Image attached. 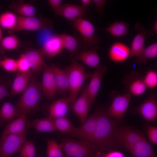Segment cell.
Masks as SVG:
<instances>
[{
    "label": "cell",
    "mask_w": 157,
    "mask_h": 157,
    "mask_svg": "<svg viewBox=\"0 0 157 157\" xmlns=\"http://www.w3.org/2000/svg\"><path fill=\"white\" fill-rule=\"evenodd\" d=\"M116 121L109 116L106 111L100 109L96 128L88 141L97 150L110 151L117 146L114 134L118 124Z\"/></svg>",
    "instance_id": "cell-1"
},
{
    "label": "cell",
    "mask_w": 157,
    "mask_h": 157,
    "mask_svg": "<svg viewBox=\"0 0 157 157\" xmlns=\"http://www.w3.org/2000/svg\"><path fill=\"white\" fill-rule=\"evenodd\" d=\"M41 83L33 76L16 104V107L22 114H29L38 108L42 91Z\"/></svg>",
    "instance_id": "cell-2"
},
{
    "label": "cell",
    "mask_w": 157,
    "mask_h": 157,
    "mask_svg": "<svg viewBox=\"0 0 157 157\" xmlns=\"http://www.w3.org/2000/svg\"><path fill=\"white\" fill-rule=\"evenodd\" d=\"M72 63L65 68L69 82V96L72 107L85 81L90 78L92 73L87 72L84 67L76 60H72Z\"/></svg>",
    "instance_id": "cell-3"
},
{
    "label": "cell",
    "mask_w": 157,
    "mask_h": 157,
    "mask_svg": "<svg viewBox=\"0 0 157 157\" xmlns=\"http://www.w3.org/2000/svg\"><path fill=\"white\" fill-rule=\"evenodd\" d=\"M67 157H96L97 150L94 145L85 140L65 139L60 145Z\"/></svg>",
    "instance_id": "cell-4"
},
{
    "label": "cell",
    "mask_w": 157,
    "mask_h": 157,
    "mask_svg": "<svg viewBox=\"0 0 157 157\" xmlns=\"http://www.w3.org/2000/svg\"><path fill=\"white\" fill-rule=\"evenodd\" d=\"M22 132L1 137L0 140V157H10L21 150L26 141V135L31 126L27 123Z\"/></svg>",
    "instance_id": "cell-5"
},
{
    "label": "cell",
    "mask_w": 157,
    "mask_h": 157,
    "mask_svg": "<svg viewBox=\"0 0 157 157\" xmlns=\"http://www.w3.org/2000/svg\"><path fill=\"white\" fill-rule=\"evenodd\" d=\"M114 134L117 143L127 151L145 138L141 131L126 127H116Z\"/></svg>",
    "instance_id": "cell-6"
},
{
    "label": "cell",
    "mask_w": 157,
    "mask_h": 157,
    "mask_svg": "<svg viewBox=\"0 0 157 157\" xmlns=\"http://www.w3.org/2000/svg\"><path fill=\"white\" fill-rule=\"evenodd\" d=\"M70 22L82 36L85 46L92 48L97 46L100 42L99 39L95 34V28L91 22L82 18L71 21Z\"/></svg>",
    "instance_id": "cell-7"
},
{
    "label": "cell",
    "mask_w": 157,
    "mask_h": 157,
    "mask_svg": "<svg viewBox=\"0 0 157 157\" xmlns=\"http://www.w3.org/2000/svg\"><path fill=\"white\" fill-rule=\"evenodd\" d=\"M53 27L52 21L49 19L18 15L17 23L15 31H36Z\"/></svg>",
    "instance_id": "cell-8"
},
{
    "label": "cell",
    "mask_w": 157,
    "mask_h": 157,
    "mask_svg": "<svg viewBox=\"0 0 157 157\" xmlns=\"http://www.w3.org/2000/svg\"><path fill=\"white\" fill-rule=\"evenodd\" d=\"M100 109H98L88 119L69 134L74 137L88 141L93 134L96 128Z\"/></svg>",
    "instance_id": "cell-9"
},
{
    "label": "cell",
    "mask_w": 157,
    "mask_h": 157,
    "mask_svg": "<svg viewBox=\"0 0 157 157\" xmlns=\"http://www.w3.org/2000/svg\"><path fill=\"white\" fill-rule=\"evenodd\" d=\"M132 95L129 92L117 96L106 111L110 117L116 119L123 118L128 108Z\"/></svg>",
    "instance_id": "cell-10"
},
{
    "label": "cell",
    "mask_w": 157,
    "mask_h": 157,
    "mask_svg": "<svg viewBox=\"0 0 157 157\" xmlns=\"http://www.w3.org/2000/svg\"><path fill=\"white\" fill-rule=\"evenodd\" d=\"M108 69L107 67L105 65L99 66L96 68L90 78L89 83L87 85L90 109L92 106L99 90L103 77Z\"/></svg>",
    "instance_id": "cell-11"
},
{
    "label": "cell",
    "mask_w": 157,
    "mask_h": 157,
    "mask_svg": "<svg viewBox=\"0 0 157 157\" xmlns=\"http://www.w3.org/2000/svg\"><path fill=\"white\" fill-rule=\"evenodd\" d=\"M133 109L135 113L140 115L147 122H155L157 117V100L156 96L150 95Z\"/></svg>",
    "instance_id": "cell-12"
},
{
    "label": "cell",
    "mask_w": 157,
    "mask_h": 157,
    "mask_svg": "<svg viewBox=\"0 0 157 157\" xmlns=\"http://www.w3.org/2000/svg\"><path fill=\"white\" fill-rule=\"evenodd\" d=\"M42 91L45 96L49 99L54 98L57 92L54 73L51 66L45 63L42 69Z\"/></svg>",
    "instance_id": "cell-13"
},
{
    "label": "cell",
    "mask_w": 157,
    "mask_h": 157,
    "mask_svg": "<svg viewBox=\"0 0 157 157\" xmlns=\"http://www.w3.org/2000/svg\"><path fill=\"white\" fill-rule=\"evenodd\" d=\"M135 28L139 32L135 36L132 42L130 49V56L136 57L145 48V41L147 34H150L152 35H154L155 34L152 30L145 28L139 23L135 24Z\"/></svg>",
    "instance_id": "cell-14"
},
{
    "label": "cell",
    "mask_w": 157,
    "mask_h": 157,
    "mask_svg": "<svg viewBox=\"0 0 157 157\" xmlns=\"http://www.w3.org/2000/svg\"><path fill=\"white\" fill-rule=\"evenodd\" d=\"M64 49L60 35L49 37L44 42L41 50L45 56L53 58Z\"/></svg>",
    "instance_id": "cell-15"
},
{
    "label": "cell",
    "mask_w": 157,
    "mask_h": 157,
    "mask_svg": "<svg viewBox=\"0 0 157 157\" xmlns=\"http://www.w3.org/2000/svg\"><path fill=\"white\" fill-rule=\"evenodd\" d=\"M99 47L96 46L89 50L81 51L72 55V60H79L92 68H96L99 66L100 59L97 53Z\"/></svg>",
    "instance_id": "cell-16"
},
{
    "label": "cell",
    "mask_w": 157,
    "mask_h": 157,
    "mask_svg": "<svg viewBox=\"0 0 157 157\" xmlns=\"http://www.w3.org/2000/svg\"><path fill=\"white\" fill-rule=\"evenodd\" d=\"M86 86L87 85L85 86L82 89L79 97L76 99L72 106L82 124L86 120L90 109Z\"/></svg>",
    "instance_id": "cell-17"
},
{
    "label": "cell",
    "mask_w": 157,
    "mask_h": 157,
    "mask_svg": "<svg viewBox=\"0 0 157 157\" xmlns=\"http://www.w3.org/2000/svg\"><path fill=\"white\" fill-rule=\"evenodd\" d=\"M130 48L125 44L119 42L113 43L108 52L109 59L115 62H121L128 59L131 56Z\"/></svg>",
    "instance_id": "cell-18"
},
{
    "label": "cell",
    "mask_w": 157,
    "mask_h": 157,
    "mask_svg": "<svg viewBox=\"0 0 157 157\" xmlns=\"http://www.w3.org/2000/svg\"><path fill=\"white\" fill-rule=\"evenodd\" d=\"M86 11V6L72 4H62L58 15L71 21L82 18Z\"/></svg>",
    "instance_id": "cell-19"
},
{
    "label": "cell",
    "mask_w": 157,
    "mask_h": 157,
    "mask_svg": "<svg viewBox=\"0 0 157 157\" xmlns=\"http://www.w3.org/2000/svg\"><path fill=\"white\" fill-rule=\"evenodd\" d=\"M33 74L30 71L26 72L18 71L11 87L10 95L13 96L23 92L27 87Z\"/></svg>",
    "instance_id": "cell-20"
},
{
    "label": "cell",
    "mask_w": 157,
    "mask_h": 157,
    "mask_svg": "<svg viewBox=\"0 0 157 157\" xmlns=\"http://www.w3.org/2000/svg\"><path fill=\"white\" fill-rule=\"evenodd\" d=\"M128 151L133 157H157L149 142L145 138L137 142Z\"/></svg>",
    "instance_id": "cell-21"
},
{
    "label": "cell",
    "mask_w": 157,
    "mask_h": 157,
    "mask_svg": "<svg viewBox=\"0 0 157 157\" xmlns=\"http://www.w3.org/2000/svg\"><path fill=\"white\" fill-rule=\"evenodd\" d=\"M30 66V71L33 74L42 69L45 63V56L41 50L31 49L24 53Z\"/></svg>",
    "instance_id": "cell-22"
},
{
    "label": "cell",
    "mask_w": 157,
    "mask_h": 157,
    "mask_svg": "<svg viewBox=\"0 0 157 157\" xmlns=\"http://www.w3.org/2000/svg\"><path fill=\"white\" fill-rule=\"evenodd\" d=\"M50 66L54 73L57 92L62 94H65L68 91L69 89L68 76L66 69L54 65Z\"/></svg>",
    "instance_id": "cell-23"
},
{
    "label": "cell",
    "mask_w": 157,
    "mask_h": 157,
    "mask_svg": "<svg viewBox=\"0 0 157 157\" xmlns=\"http://www.w3.org/2000/svg\"><path fill=\"white\" fill-rule=\"evenodd\" d=\"M70 101L69 96L59 99L53 102L49 108V116L52 118L66 116Z\"/></svg>",
    "instance_id": "cell-24"
},
{
    "label": "cell",
    "mask_w": 157,
    "mask_h": 157,
    "mask_svg": "<svg viewBox=\"0 0 157 157\" xmlns=\"http://www.w3.org/2000/svg\"><path fill=\"white\" fill-rule=\"evenodd\" d=\"M28 114L26 113H23L9 123L4 129L1 137L23 132L26 127V122Z\"/></svg>",
    "instance_id": "cell-25"
},
{
    "label": "cell",
    "mask_w": 157,
    "mask_h": 157,
    "mask_svg": "<svg viewBox=\"0 0 157 157\" xmlns=\"http://www.w3.org/2000/svg\"><path fill=\"white\" fill-rule=\"evenodd\" d=\"M27 123L38 132H50L56 130L53 118L49 116L28 121Z\"/></svg>",
    "instance_id": "cell-26"
},
{
    "label": "cell",
    "mask_w": 157,
    "mask_h": 157,
    "mask_svg": "<svg viewBox=\"0 0 157 157\" xmlns=\"http://www.w3.org/2000/svg\"><path fill=\"white\" fill-rule=\"evenodd\" d=\"M127 82L128 92L132 96H137L143 94L147 88L143 81V78L139 77H130Z\"/></svg>",
    "instance_id": "cell-27"
},
{
    "label": "cell",
    "mask_w": 157,
    "mask_h": 157,
    "mask_svg": "<svg viewBox=\"0 0 157 157\" xmlns=\"http://www.w3.org/2000/svg\"><path fill=\"white\" fill-rule=\"evenodd\" d=\"M10 8L19 16L23 17L35 16L36 9L33 5L29 3H25L22 1L13 2Z\"/></svg>",
    "instance_id": "cell-28"
},
{
    "label": "cell",
    "mask_w": 157,
    "mask_h": 157,
    "mask_svg": "<svg viewBox=\"0 0 157 157\" xmlns=\"http://www.w3.org/2000/svg\"><path fill=\"white\" fill-rule=\"evenodd\" d=\"M22 114L11 103L5 102L0 110V124L2 122L12 120Z\"/></svg>",
    "instance_id": "cell-29"
},
{
    "label": "cell",
    "mask_w": 157,
    "mask_h": 157,
    "mask_svg": "<svg viewBox=\"0 0 157 157\" xmlns=\"http://www.w3.org/2000/svg\"><path fill=\"white\" fill-rule=\"evenodd\" d=\"M18 21V15L12 12L7 11L0 15V26L15 31Z\"/></svg>",
    "instance_id": "cell-30"
},
{
    "label": "cell",
    "mask_w": 157,
    "mask_h": 157,
    "mask_svg": "<svg viewBox=\"0 0 157 157\" xmlns=\"http://www.w3.org/2000/svg\"><path fill=\"white\" fill-rule=\"evenodd\" d=\"M129 25L125 22L116 21L104 29L114 37L125 36L127 34Z\"/></svg>",
    "instance_id": "cell-31"
},
{
    "label": "cell",
    "mask_w": 157,
    "mask_h": 157,
    "mask_svg": "<svg viewBox=\"0 0 157 157\" xmlns=\"http://www.w3.org/2000/svg\"><path fill=\"white\" fill-rule=\"evenodd\" d=\"M157 56V43H153L143 49L141 53L136 57L135 62L138 64L146 63L149 59Z\"/></svg>",
    "instance_id": "cell-32"
},
{
    "label": "cell",
    "mask_w": 157,
    "mask_h": 157,
    "mask_svg": "<svg viewBox=\"0 0 157 157\" xmlns=\"http://www.w3.org/2000/svg\"><path fill=\"white\" fill-rule=\"evenodd\" d=\"M53 119L56 130L69 133L76 128L66 116Z\"/></svg>",
    "instance_id": "cell-33"
},
{
    "label": "cell",
    "mask_w": 157,
    "mask_h": 157,
    "mask_svg": "<svg viewBox=\"0 0 157 157\" xmlns=\"http://www.w3.org/2000/svg\"><path fill=\"white\" fill-rule=\"evenodd\" d=\"M64 49L69 51L73 54L78 49V43L74 36L66 33L60 34Z\"/></svg>",
    "instance_id": "cell-34"
},
{
    "label": "cell",
    "mask_w": 157,
    "mask_h": 157,
    "mask_svg": "<svg viewBox=\"0 0 157 157\" xmlns=\"http://www.w3.org/2000/svg\"><path fill=\"white\" fill-rule=\"evenodd\" d=\"M62 150L60 145L55 140H47V154L48 157H63Z\"/></svg>",
    "instance_id": "cell-35"
},
{
    "label": "cell",
    "mask_w": 157,
    "mask_h": 157,
    "mask_svg": "<svg viewBox=\"0 0 157 157\" xmlns=\"http://www.w3.org/2000/svg\"><path fill=\"white\" fill-rule=\"evenodd\" d=\"M0 41L1 47L7 50H13L16 49L20 43L19 38L15 35L5 37L2 38Z\"/></svg>",
    "instance_id": "cell-36"
},
{
    "label": "cell",
    "mask_w": 157,
    "mask_h": 157,
    "mask_svg": "<svg viewBox=\"0 0 157 157\" xmlns=\"http://www.w3.org/2000/svg\"><path fill=\"white\" fill-rule=\"evenodd\" d=\"M35 146L31 141H26L20 151V157H35Z\"/></svg>",
    "instance_id": "cell-37"
},
{
    "label": "cell",
    "mask_w": 157,
    "mask_h": 157,
    "mask_svg": "<svg viewBox=\"0 0 157 157\" xmlns=\"http://www.w3.org/2000/svg\"><path fill=\"white\" fill-rule=\"evenodd\" d=\"M143 80L147 88H152L157 85V73L154 70L147 72Z\"/></svg>",
    "instance_id": "cell-38"
},
{
    "label": "cell",
    "mask_w": 157,
    "mask_h": 157,
    "mask_svg": "<svg viewBox=\"0 0 157 157\" xmlns=\"http://www.w3.org/2000/svg\"><path fill=\"white\" fill-rule=\"evenodd\" d=\"M0 66L8 72H14L17 70V60L11 58H6L1 60Z\"/></svg>",
    "instance_id": "cell-39"
},
{
    "label": "cell",
    "mask_w": 157,
    "mask_h": 157,
    "mask_svg": "<svg viewBox=\"0 0 157 157\" xmlns=\"http://www.w3.org/2000/svg\"><path fill=\"white\" fill-rule=\"evenodd\" d=\"M148 138L149 142L152 144L156 145L157 144V127L149 124L145 125Z\"/></svg>",
    "instance_id": "cell-40"
},
{
    "label": "cell",
    "mask_w": 157,
    "mask_h": 157,
    "mask_svg": "<svg viewBox=\"0 0 157 157\" xmlns=\"http://www.w3.org/2000/svg\"><path fill=\"white\" fill-rule=\"evenodd\" d=\"M17 61L18 71L26 72L30 71L29 63L24 53L22 54Z\"/></svg>",
    "instance_id": "cell-41"
},
{
    "label": "cell",
    "mask_w": 157,
    "mask_h": 157,
    "mask_svg": "<svg viewBox=\"0 0 157 157\" xmlns=\"http://www.w3.org/2000/svg\"><path fill=\"white\" fill-rule=\"evenodd\" d=\"M4 77H0V101L4 98L10 95L6 82Z\"/></svg>",
    "instance_id": "cell-42"
},
{
    "label": "cell",
    "mask_w": 157,
    "mask_h": 157,
    "mask_svg": "<svg viewBox=\"0 0 157 157\" xmlns=\"http://www.w3.org/2000/svg\"><path fill=\"white\" fill-rule=\"evenodd\" d=\"M49 4L53 10L56 15H58L62 5L61 0H49Z\"/></svg>",
    "instance_id": "cell-43"
},
{
    "label": "cell",
    "mask_w": 157,
    "mask_h": 157,
    "mask_svg": "<svg viewBox=\"0 0 157 157\" xmlns=\"http://www.w3.org/2000/svg\"><path fill=\"white\" fill-rule=\"evenodd\" d=\"M96 9L98 12L100 14L102 13L104 5L106 1L105 0H93Z\"/></svg>",
    "instance_id": "cell-44"
},
{
    "label": "cell",
    "mask_w": 157,
    "mask_h": 157,
    "mask_svg": "<svg viewBox=\"0 0 157 157\" xmlns=\"http://www.w3.org/2000/svg\"><path fill=\"white\" fill-rule=\"evenodd\" d=\"M99 157H125L122 152L117 151H110L108 152L103 154Z\"/></svg>",
    "instance_id": "cell-45"
},
{
    "label": "cell",
    "mask_w": 157,
    "mask_h": 157,
    "mask_svg": "<svg viewBox=\"0 0 157 157\" xmlns=\"http://www.w3.org/2000/svg\"><path fill=\"white\" fill-rule=\"evenodd\" d=\"M81 1L82 5L85 6L90 5L91 3V1L90 0H81Z\"/></svg>",
    "instance_id": "cell-46"
},
{
    "label": "cell",
    "mask_w": 157,
    "mask_h": 157,
    "mask_svg": "<svg viewBox=\"0 0 157 157\" xmlns=\"http://www.w3.org/2000/svg\"><path fill=\"white\" fill-rule=\"evenodd\" d=\"M154 33L156 34L157 33V21L156 20L154 24L153 30H152Z\"/></svg>",
    "instance_id": "cell-47"
},
{
    "label": "cell",
    "mask_w": 157,
    "mask_h": 157,
    "mask_svg": "<svg viewBox=\"0 0 157 157\" xmlns=\"http://www.w3.org/2000/svg\"><path fill=\"white\" fill-rule=\"evenodd\" d=\"M2 31L1 28V27H0V41H1V40L2 39Z\"/></svg>",
    "instance_id": "cell-48"
},
{
    "label": "cell",
    "mask_w": 157,
    "mask_h": 157,
    "mask_svg": "<svg viewBox=\"0 0 157 157\" xmlns=\"http://www.w3.org/2000/svg\"><path fill=\"white\" fill-rule=\"evenodd\" d=\"M1 60V59L0 58V61Z\"/></svg>",
    "instance_id": "cell-49"
}]
</instances>
